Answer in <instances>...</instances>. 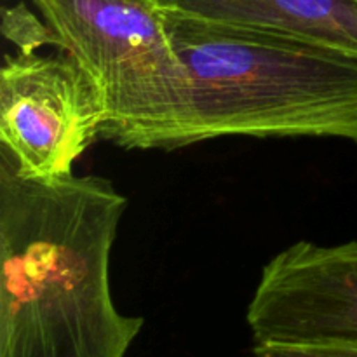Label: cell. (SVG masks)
<instances>
[{
	"label": "cell",
	"mask_w": 357,
	"mask_h": 357,
	"mask_svg": "<svg viewBox=\"0 0 357 357\" xmlns=\"http://www.w3.org/2000/svg\"><path fill=\"white\" fill-rule=\"evenodd\" d=\"M128 199L103 176L24 178L0 153V357H126L143 317L112 295Z\"/></svg>",
	"instance_id": "1"
},
{
	"label": "cell",
	"mask_w": 357,
	"mask_h": 357,
	"mask_svg": "<svg viewBox=\"0 0 357 357\" xmlns=\"http://www.w3.org/2000/svg\"><path fill=\"white\" fill-rule=\"evenodd\" d=\"M166 14L188 77L183 146L227 136L357 143V54Z\"/></svg>",
	"instance_id": "2"
},
{
	"label": "cell",
	"mask_w": 357,
	"mask_h": 357,
	"mask_svg": "<svg viewBox=\"0 0 357 357\" xmlns=\"http://www.w3.org/2000/svg\"><path fill=\"white\" fill-rule=\"evenodd\" d=\"M107 101L101 138L126 150L183 146L188 77L157 0H31Z\"/></svg>",
	"instance_id": "3"
},
{
	"label": "cell",
	"mask_w": 357,
	"mask_h": 357,
	"mask_svg": "<svg viewBox=\"0 0 357 357\" xmlns=\"http://www.w3.org/2000/svg\"><path fill=\"white\" fill-rule=\"evenodd\" d=\"M105 122L103 93L72 56L17 51L3 58L0 153L21 176L45 183L72 176Z\"/></svg>",
	"instance_id": "4"
},
{
	"label": "cell",
	"mask_w": 357,
	"mask_h": 357,
	"mask_svg": "<svg viewBox=\"0 0 357 357\" xmlns=\"http://www.w3.org/2000/svg\"><path fill=\"white\" fill-rule=\"evenodd\" d=\"M257 344L357 340V239L298 241L261 271L246 314Z\"/></svg>",
	"instance_id": "5"
},
{
	"label": "cell",
	"mask_w": 357,
	"mask_h": 357,
	"mask_svg": "<svg viewBox=\"0 0 357 357\" xmlns=\"http://www.w3.org/2000/svg\"><path fill=\"white\" fill-rule=\"evenodd\" d=\"M166 13L274 31L357 54V0H157Z\"/></svg>",
	"instance_id": "6"
},
{
	"label": "cell",
	"mask_w": 357,
	"mask_h": 357,
	"mask_svg": "<svg viewBox=\"0 0 357 357\" xmlns=\"http://www.w3.org/2000/svg\"><path fill=\"white\" fill-rule=\"evenodd\" d=\"M2 33L16 44L17 51L23 52H35L45 44L54 45V37L47 24L40 23L23 3L16 7H3Z\"/></svg>",
	"instance_id": "7"
},
{
	"label": "cell",
	"mask_w": 357,
	"mask_h": 357,
	"mask_svg": "<svg viewBox=\"0 0 357 357\" xmlns=\"http://www.w3.org/2000/svg\"><path fill=\"white\" fill-rule=\"evenodd\" d=\"M253 357H357V340L257 344Z\"/></svg>",
	"instance_id": "8"
}]
</instances>
